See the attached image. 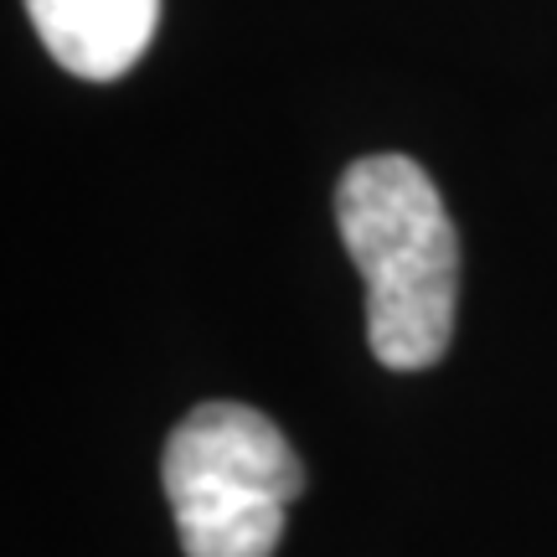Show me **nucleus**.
Returning <instances> with one entry per match:
<instances>
[{"mask_svg": "<svg viewBox=\"0 0 557 557\" xmlns=\"http://www.w3.org/2000/svg\"><path fill=\"white\" fill-rule=\"evenodd\" d=\"M186 557H274L284 511L305 496V465L278 423L248 403H201L160 455Z\"/></svg>", "mask_w": 557, "mask_h": 557, "instance_id": "2", "label": "nucleus"}, {"mask_svg": "<svg viewBox=\"0 0 557 557\" xmlns=\"http://www.w3.org/2000/svg\"><path fill=\"white\" fill-rule=\"evenodd\" d=\"M41 47L88 83L124 78L156 37L160 0H26Z\"/></svg>", "mask_w": 557, "mask_h": 557, "instance_id": "3", "label": "nucleus"}, {"mask_svg": "<svg viewBox=\"0 0 557 557\" xmlns=\"http://www.w3.org/2000/svg\"><path fill=\"white\" fill-rule=\"evenodd\" d=\"M336 227L367 278V346L393 372L449 351L459 305V238L413 156H361L336 186Z\"/></svg>", "mask_w": 557, "mask_h": 557, "instance_id": "1", "label": "nucleus"}]
</instances>
